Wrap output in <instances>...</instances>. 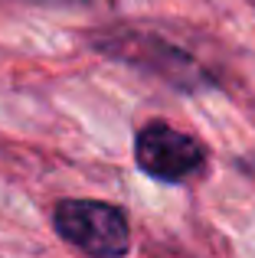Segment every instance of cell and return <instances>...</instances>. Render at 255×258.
Wrapping results in <instances>:
<instances>
[{"instance_id": "3", "label": "cell", "mask_w": 255, "mask_h": 258, "mask_svg": "<svg viewBox=\"0 0 255 258\" xmlns=\"http://www.w3.org/2000/svg\"><path fill=\"white\" fill-rule=\"evenodd\" d=\"M134 157H138L141 170L154 180L186 183L206 167V147L193 134L180 131L167 121H151L138 131Z\"/></svg>"}, {"instance_id": "4", "label": "cell", "mask_w": 255, "mask_h": 258, "mask_svg": "<svg viewBox=\"0 0 255 258\" xmlns=\"http://www.w3.org/2000/svg\"><path fill=\"white\" fill-rule=\"evenodd\" d=\"M26 4H39V7H69V10H95V7H105L108 0H26Z\"/></svg>"}, {"instance_id": "2", "label": "cell", "mask_w": 255, "mask_h": 258, "mask_svg": "<svg viewBox=\"0 0 255 258\" xmlns=\"http://www.w3.org/2000/svg\"><path fill=\"white\" fill-rule=\"evenodd\" d=\"M59 239L89 258H124L131 252V226L115 203L105 200H59L52 209Z\"/></svg>"}, {"instance_id": "5", "label": "cell", "mask_w": 255, "mask_h": 258, "mask_svg": "<svg viewBox=\"0 0 255 258\" xmlns=\"http://www.w3.org/2000/svg\"><path fill=\"white\" fill-rule=\"evenodd\" d=\"M249 4H252V7H255V0H249Z\"/></svg>"}, {"instance_id": "1", "label": "cell", "mask_w": 255, "mask_h": 258, "mask_svg": "<svg viewBox=\"0 0 255 258\" xmlns=\"http://www.w3.org/2000/svg\"><path fill=\"white\" fill-rule=\"evenodd\" d=\"M102 56L115 59V62H124L131 69L144 72V76H154L157 82L177 88V92H203V88L213 85L210 72L190 56L180 46L167 43L157 33H141V30H105L92 39Z\"/></svg>"}]
</instances>
